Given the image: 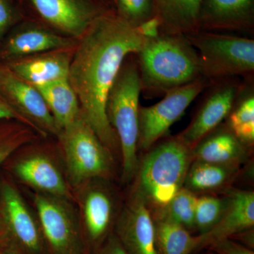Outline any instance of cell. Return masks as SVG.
<instances>
[{
    "mask_svg": "<svg viewBox=\"0 0 254 254\" xmlns=\"http://www.w3.org/2000/svg\"><path fill=\"white\" fill-rule=\"evenodd\" d=\"M116 2L117 14L133 27L154 16L152 0H116Z\"/></svg>",
    "mask_w": 254,
    "mask_h": 254,
    "instance_id": "cell-29",
    "label": "cell"
},
{
    "mask_svg": "<svg viewBox=\"0 0 254 254\" xmlns=\"http://www.w3.org/2000/svg\"><path fill=\"white\" fill-rule=\"evenodd\" d=\"M135 56L141 93L148 98L205 78L198 53L185 35L160 34L145 39Z\"/></svg>",
    "mask_w": 254,
    "mask_h": 254,
    "instance_id": "cell-2",
    "label": "cell"
},
{
    "mask_svg": "<svg viewBox=\"0 0 254 254\" xmlns=\"http://www.w3.org/2000/svg\"><path fill=\"white\" fill-rule=\"evenodd\" d=\"M10 248V240L9 235L3 219L0 214V252Z\"/></svg>",
    "mask_w": 254,
    "mask_h": 254,
    "instance_id": "cell-35",
    "label": "cell"
},
{
    "mask_svg": "<svg viewBox=\"0 0 254 254\" xmlns=\"http://www.w3.org/2000/svg\"><path fill=\"white\" fill-rule=\"evenodd\" d=\"M200 31H254V0H203L199 16Z\"/></svg>",
    "mask_w": 254,
    "mask_h": 254,
    "instance_id": "cell-16",
    "label": "cell"
},
{
    "mask_svg": "<svg viewBox=\"0 0 254 254\" xmlns=\"http://www.w3.org/2000/svg\"><path fill=\"white\" fill-rule=\"evenodd\" d=\"M198 53L203 77L254 78L253 38L218 32L198 31L185 35Z\"/></svg>",
    "mask_w": 254,
    "mask_h": 254,
    "instance_id": "cell-6",
    "label": "cell"
},
{
    "mask_svg": "<svg viewBox=\"0 0 254 254\" xmlns=\"http://www.w3.org/2000/svg\"><path fill=\"white\" fill-rule=\"evenodd\" d=\"M209 247L218 254H254L250 249H247L230 239L215 242L209 246Z\"/></svg>",
    "mask_w": 254,
    "mask_h": 254,
    "instance_id": "cell-30",
    "label": "cell"
},
{
    "mask_svg": "<svg viewBox=\"0 0 254 254\" xmlns=\"http://www.w3.org/2000/svg\"><path fill=\"white\" fill-rule=\"evenodd\" d=\"M78 40L55 34L48 30L28 28L21 30L9 38L4 53L10 58H23L58 50L72 49Z\"/></svg>",
    "mask_w": 254,
    "mask_h": 254,
    "instance_id": "cell-21",
    "label": "cell"
},
{
    "mask_svg": "<svg viewBox=\"0 0 254 254\" xmlns=\"http://www.w3.org/2000/svg\"><path fill=\"white\" fill-rule=\"evenodd\" d=\"M154 225L158 254H190L198 250V236H192L185 227L160 217Z\"/></svg>",
    "mask_w": 254,
    "mask_h": 254,
    "instance_id": "cell-23",
    "label": "cell"
},
{
    "mask_svg": "<svg viewBox=\"0 0 254 254\" xmlns=\"http://www.w3.org/2000/svg\"><path fill=\"white\" fill-rule=\"evenodd\" d=\"M196 200L197 197L191 190L182 188L168 204L160 208L158 217L167 219L190 230L195 227Z\"/></svg>",
    "mask_w": 254,
    "mask_h": 254,
    "instance_id": "cell-27",
    "label": "cell"
},
{
    "mask_svg": "<svg viewBox=\"0 0 254 254\" xmlns=\"http://www.w3.org/2000/svg\"><path fill=\"white\" fill-rule=\"evenodd\" d=\"M0 214L11 250L18 254H50L36 212L8 180L0 182Z\"/></svg>",
    "mask_w": 254,
    "mask_h": 254,
    "instance_id": "cell-9",
    "label": "cell"
},
{
    "mask_svg": "<svg viewBox=\"0 0 254 254\" xmlns=\"http://www.w3.org/2000/svg\"><path fill=\"white\" fill-rule=\"evenodd\" d=\"M0 254H18L16 253L15 251L11 250V248L7 249V250L2 251V252H0Z\"/></svg>",
    "mask_w": 254,
    "mask_h": 254,
    "instance_id": "cell-36",
    "label": "cell"
},
{
    "mask_svg": "<svg viewBox=\"0 0 254 254\" xmlns=\"http://www.w3.org/2000/svg\"><path fill=\"white\" fill-rule=\"evenodd\" d=\"M68 50L26 57L10 63L7 66L18 77L33 86L66 80L72 58Z\"/></svg>",
    "mask_w": 254,
    "mask_h": 254,
    "instance_id": "cell-18",
    "label": "cell"
},
{
    "mask_svg": "<svg viewBox=\"0 0 254 254\" xmlns=\"http://www.w3.org/2000/svg\"><path fill=\"white\" fill-rule=\"evenodd\" d=\"M220 126L191 148L192 157L195 160L237 167L247 157L246 145L227 125Z\"/></svg>",
    "mask_w": 254,
    "mask_h": 254,
    "instance_id": "cell-19",
    "label": "cell"
},
{
    "mask_svg": "<svg viewBox=\"0 0 254 254\" xmlns=\"http://www.w3.org/2000/svg\"><path fill=\"white\" fill-rule=\"evenodd\" d=\"M114 233L127 254H158L154 220L146 202L137 192L115 222Z\"/></svg>",
    "mask_w": 254,
    "mask_h": 254,
    "instance_id": "cell-14",
    "label": "cell"
},
{
    "mask_svg": "<svg viewBox=\"0 0 254 254\" xmlns=\"http://www.w3.org/2000/svg\"><path fill=\"white\" fill-rule=\"evenodd\" d=\"M36 135L31 127L15 120L0 124V168L15 152L36 139Z\"/></svg>",
    "mask_w": 254,
    "mask_h": 254,
    "instance_id": "cell-26",
    "label": "cell"
},
{
    "mask_svg": "<svg viewBox=\"0 0 254 254\" xmlns=\"http://www.w3.org/2000/svg\"><path fill=\"white\" fill-rule=\"evenodd\" d=\"M145 39H153L161 34V25L156 16L150 18L136 28Z\"/></svg>",
    "mask_w": 254,
    "mask_h": 254,
    "instance_id": "cell-32",
    "label": "cell"
},
{
    "mask_svg": "<svg viewBox=\"0 0 254 254\" xmlns=\"http://www.w3.org/2000/svg\"><path fill=\"white\" fill-rule=\"evenodd\" d=\"M192 158L191 148L177 136L160 143L142 163L137 193L145 202L165 206L184 188Z\"/></svg>",
    "mask_w": 254,
    "mask_h": 254,
    "instance_id": "cell-5",
    "label": "cell"
},
{
    "mask_svg": "<svg viewBox=\"0 0 254 254\" xmlns=\"http://www.w3.org/2000/svg\"><path fill=\"white\" fill-rule=\"evenodd\" d=\"M104 180L86 182L73 191L83 240L93 254L114 232L115 200Z\"/></svg>",
    "mask_w": 254,
    "mask_h": 254,
    "instance_id": "cell-10",
    "label": "cell"
},
{
    "mask_svg": "<svg viewBox=\"0 0 254 254\" xmlns=\"http://www.w3.org/2000/svg\"><path fill=\"white\" fill-rule=\"evenodd\" d=\"M225 205L226 200L217 197L205 195L197 198L194 225L199 230L200 235L208 232L218 223Z\"/></svg>",
    "mask_w": 254,
    "mask_h": 254,
    "instance_id": "cell-28",
    "label": "cell"
},
{
    "mask_svg": "<svg viewBox=\"0 0 254 254\" xmlns=\"http://www.w3.org/2000/svg\"><path fill=\"white\" fill-rule=\"evenodd\" d=\"M46 21L73 39H79L104 13L88 0H31Z\"/></svg>",
    "mask_w": 254,
    "mask_h": 254,
    "instance_id": "cell-15",
    "label": "cell"
},
{
    "mask_svg": "<svg viewBox=\"0 0 254 254\" xmlns=\"http://www.w3.org/2000/svg\"><path fill=\"white\" fill-rule=\"evenodd\" d=\"M0 95L31 123L39 136H58L59 129L41 93L8 66H0Z\"/></svg>",
    "mask_w": 254,
    "mask_h": 254,
    "instance_id": "cell-13",
    "label": "cell"
},
{
    "mask_svg": "<svg viewBox=\"0 0 254 254\" xmlns=\"http://www.w3.org/2000/svg\"><path fill=\"white\" fill-rule=\"evenodd\" d=\"M237 167L195 160L190 165L185 184L190 190H208L223 186L235 174Z\"/></svg>",
    "mask_w": 254,
    "mask_h": 254,
    "instance_id": "cell-25",
    "label": "cell"
},
{
    "mask_svg": "<svg viewBox=\"0 0 254 254\" xmlns=\"http://www.w3.org/2000/svg\"><path fill=\"white\" fill-rule=\"evenodd\" d=\"M254 225V193L235 190L230 195L221 218L208 232L198 235V249L250 230Z\"/></svg>",
    "mask_w": 254,
    "mask_h": 254,
    "instance_id": "cell-17",
    "label": "cell"
},
{
    "mask_svg": "<svg viewBox=\"0 0 254 254\" xmlns=\"http://www.w3.org/2000/svg\"><path fill=\"white\" fill-rule=\"evenodd\" d=\"M34 87L46 102L59 132L81 115L77 95L68 79Z\"/></svg>",
    "mask_w": 254,
    "mask_h": 254,
    "instance_id": "cell-22",
    "label": "cell"
},
{
    "mask_svg": "<svg viewBox=\"0 0 254 254\" xmlns=\"http://www.w3.org/2000/svg\"><path fill=\"white\" fill-rule=\"evenodd\" d=\"M24 146L18 150L19 153L15 152L5 163L10 173L37 193L74 202L63 159L47 148Z\"/></svg>",
    "mask_w": 254,
    "mask_h": 254,
    "instance_id": "cell-7",
    "label": "cell"
},
{
    "mask_svg": "<svg viewBox=\"0 0 254 254\" xmlns=\"http://www.w3.org/2000/svg\"><path fill=\"white\" fill-rule=\"evenodd\" d=\"M0 120H15L27 125L36 131L31 123L16 111L11 105H10L1 95H0Z\"/></svg>",
    "mask_w": 254,
    "mask_h": 254,
    "instance_id": "cell-31",
    "label": "cell"
},
{
    "mask_svg": "<svg viewBox=\"0 0 254 254\" xmlns=\"http://www.w3.org/2000/svg\"><path fill=\"white\" fill-rule=\"evenodd\" d=\"M93 254H127L115 233L111 234Z\"/></svg>",
    "mask_w": 254,
    "mask_h": 254,
    "instance_id": "cell-33",
    "label": "cell"
},
{
    "mask_svg": "<svg viewBox=\"0 0 254 254\" xmlns=\"http://www.w3.org/2000/svg\"><path fill=\"white\" fill-rule=\"evenodd\" d=\"M33 200L50 254H90L74 202L37 192Z\"/></svg>",
    "mask_w": 254,
    "mask_h": 254,
    "instance_id": "cell-8",
    "label": "cell"
},
{
    "mask_svg": "<svg viewBox=\"0 0 254 254\" xmlns=\"http://www.w3.org/2000/svg\"><path fill=\"white\" fill-rule=\"evenodd\" d=\"M124 62L108 94L106 115L116 133L123 161V177L128 182L138 169V113L141 93L139 71L134 54Z\"/></svg>",
    "mask_w": 254,
    "mask_h": 254,
    "instance_id": "cell-3",
    "label": "cell"
},
{
    "mask_svg": "<svg viewBox=\"0 0 254 254\" xmlns=\"http://www.w3.org/2000/svg\"><path fill=\"white\" fill-rule=\"evenodd\" d=\"M68 183L74 191L93 180H107L114 170L113 155L80 115L58 135Z\"/></svg>",
    "mask_w": 254,
    "mask_h": 254,
    "instance_id": "cell-4",
    "label": "cell"
},
{
    "mask_svg": "<svg viewBox=\"0 0 254 254\" xmlns=\"http://www.w3.org/2000/svg\"><path fill=\"white\" fill-rule=\"evenodd\" d=\"M227 126L245 145L254 142V78L244 81L243 86L229 114Z\"/></svg>",
    "mask_w": 254,
    "mask_h": 254,
    "instance_id": "cell-24",
    "label": "cell"
},
{
    "mask_svg": "<svg viewBox=\"0 0 254 254\" xmlns=\"http://www.w3.org/2000/svg\"><path fill=\"white\" fill-rule=\"evenodd\" d=\"M161 34L187 35L200 31L203 0H152Z\"/></svg>",
    "mask_w": 254,
    "mask_h": 254,
    "instance_id": "cell-20",
    "label": "cell"
},
{
    "mask_svg": "<svg viewBox=\"0 0 254 254\" xmlns=\"http://www.w3.org/2000/svg\"><path fill=\"white\" fill-rule=\"evenodd\" d=\"M145 40L118 14L104 12L78 40L71 58L68 80L81 116L113 155L120 146L107 118V99L124 62L139 51Z\"/></svg>",
    "mask_w": 254,
    "mask_h": 254,
    "instance_id": "cell-1",
    "label": "cell"
},
{
    "mask_svg": "<svg viewBox=\"0 0 254 254\" xmlns=\"http://www.w3.org/2000/svg\"><path fill=\"white\" fill-rule=\"evenodd\" d=\"M210 81L203 78L167 92L163 98L151 106H140L138 147L148 150L165 136L180 119L195 98L204 91Z\"/></svg>",
    "mask_w": 254,
    "mask_h": 254,
    "instance_id": "cell-11",
    "label": "cell"
},
{
    "mask_svg": "<svg viewBox=\"0 0 254 254\" xmlns=\"http://www.w3.org/2000/svg\"><path fill=\"white\" fill-rule=\"evenodd\" d=\"M11 14L9 6L4 0H0V35L9 26Z\"/></svg>",
    "mask_w": 254,
    "mask_h": 254,
    "instance_id": "cell-34",
    "label": "cell"
},
{
    "mask_svg": "<svg viewBox=\"0 0 254 254\" xmlns=\"http://www.w3.org/2000/svg\"><path fill=\"white\" fill-rule=\"evenodd\" d=\"M243 84L244 81L237 77L210 82L199 110L177 138L189 148H193L227 118Z\"/></svg>",
    "mask_w": 254,
    "mask_h": 254,
    "instance_id": "cell-12",
    "label": "cell"
}]
</instances>
